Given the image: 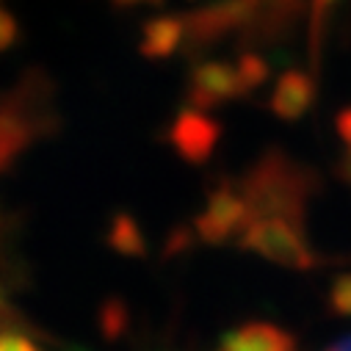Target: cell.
<instances>
[{"label": "cell", "instance_id": "cell-12", "mask_svg": "<svg viewBox=\"0 0 351 351\" xmlns=\"http://www.w3.org/2000/svg\"><path fill=\"white\" fill-rule=\"evenodd\" d=\"M329 304L337 315H351V274L335 280V285L329 291Z\"/></svg>", "mask_w": 351, "mask_h": 351}, {"label": "cell", "instance_id": "cell-13", "mask_svg": "<svg viewBox=\"0 0 351 351\" xmlns=\"http://www.w3.org/2000/svg\"><path fill=\"white\" fill-rule=\"evenodd\" d=\"M0 351H39V346L23 332L0 329Z\"/></svg>", "mask_w": 351, "mask_h": 351}, {"label": "cell", "instance_id": "cell-4", "mask_svg": "<svg viewBox=\"0 0 351 351\" xmlns=\"http://www.w3.org/2000/svg\"><path fill=\"white\" fill-rule=\"evenodd\" d=\"M266 0H221L216 6H208L197 14H189L186 23V39L194 47H205L221 36H227L230 31L249 25L254 20V14L263 9Z\"/></svg>", "mask_w": 351, "mask_h": 351}, {"label": "cell", "instance_id": "cell-9", "mask_svg": "<svg viewBox=\"0 0 351 351\" xmlns=\"http://www.w3.org/2000/svg\"><path fill=\"white\" fill-rule=\"evenodd\" d=\"M186 42V23L178 17H155L144 25L141 34V56L147 58H169Z\"/></svg>", "mask_w": 351, "mask_h": 351}, {"label": "cell", "instance_id": "cell-15", "mask_svg": "<svg viewBox=\"0 0 351 351\" xmlns=\"http://www.w3.org/2000/svg\"><path fill=\"white\" fill-rule=\"evenodd\" d=\"M335 125H337V133H340V138L346 141V147H351V108L340 111Z\"/></svg>", "mask_w": 351, "mask_h": 351}, {"label": "cell", "instance_id": "cell-5", "mask_svg": "<svg viewBox=\"0 0 351 351\" xmlns=\"http://www.w3.org/2000/svg\"><path fill=\"white\" fill-rule=\"evenodd\" d=\"M246 95L243 83L235 72V64H221V61H202L191 72L189 83V103L191 108H216L227 100H235Z\"/></svg>", "mask_w": 351, "mask_h": 351}, {"label": "cell", "instance_id": "cell-6", "mask_svg": "<svg viewBox=\"0 0 351 351\" xmlns=\"http://www.w3.org/2000/svg\"><path fill=\"white\" fill-rule=\"evenodd\" d=\"M219 138H221V128L197 108L180 111L169 130V141L174 152L189 163H205L213 155Z\"/></svg>", "mask_w": 351, "mask_h": 351}, {"label": "cell", "instance_id": "cell-8", "mask_svg": "<svg viewBox=\"0 0 351 351\" xmlns=\"http://www.w3.org/2000/svg\"><path fill=\"white\" fill-rule=\"evenodd\" d=\"M224 351H296V340L274 324L252 321L224 335Z\"/></svg>", "mask_w": 351, "mask_h": 351}, {"label": "cell", "instance_id": "cell-17", "mask_svg": "<svg viewBox=\"0 0 351 351\" xmlns=\"http://www.w3.org/2000/svg\"><path fill=\"white\" fill-rule=\"evenodd\" d=\"M111 3H117V6H138V3H160V0H111Z\"/></svg>", "mask_w": 351, "mask_h": 351}, {"label": "cell", "instance_id": "cell-18", "mask_svg": "<svg viewBox=\"0 0 351 351\" xmlns=\"http://www.w3.org/2000/svg\"><path fill=\"white\" fill-rule=\"evenodd\" d=\"M329 351H351V340H346V343H340V346H335Z\"/></svg>", "mask_w": 351, "mask_h": 351}, {"label": "cell", "instance_id": "cell-14", "mask_svg": "<svg viewBox=\"0 0 351 351\" xmlns=\"http://www.w3.org/2000/svg\"><path fill=\"white\" fill-rule=\"evenodd\" d=\"M14 34H17V25H14V20L6 14V12H0V50H3L12 39H14Z\"/></svg>", "mask_w": 351, "mask_h": 351}, {"label": "cell", "instance_id": "cell-16", "mask_svg": "<svg viewBox=\"0 0 351 351\" xmlns=\"http://www.w3.org/2000/svg\"><path fill=\"white\" fill-rule=\"evenodd\" d=\"M191 238H194V230L189 232V230H178V232H174L171 238H169V246H166V252H180L183 246H189L191 243Z\"/></svg>", "mask_w": 351, "mask_h": 351}, {"label": "cell", "instance_id": "cell-2", "mask_svg": "<svg viewBox=\"0 0 351 351\" xmlns=\"http://www.w3.org/2000/svg\"><path fill=\"white\" fill-rule=\"evenodd\" d=\"M241 246L293 271H307L318 263L302 235V227L285 219H254L241 235Z\"/></svg>", "mask_w": 351, "mask_h": 351}, {"label": "cell", "instance_id": "cell-3", "mask_svg": "<svg viewBox=\"0 0 351 351\" xmlns=\"http://www.w3.org/2000/svg\"><path fill=\"white\" fill-rule=\"evenodd\" d=\"M252 224L249 205L238 189L221 186L208 197V205L194 219V235L205 243H224L232 235H243Z\"/></svg>", "mask_w": 351, "mask_h": 351}, {"label": "cell", "instance_id": "cell-7", "mask_svg": "<svg viewBox=\"0 0 351 351\" xmlns=\"http://www.w3.org/2000/svg\"><path fill=\"white\" fill-rule=\"evenodd\" d=\"M313 100H315V80L302 69H288L277 80L269 106L280 119L293 122L310 111Z\"/></svg>", "mask_w": 351, "mask_h": 351}, {"label": "cell", "instance_id": "cell-1", "mask_svg": "<svg viewBox=\"0 0 351 351\" xmlns=\"http://www.w3.org/2000/svg\"><path fill=\"white\" fill-rule=\"evenodd\" d=\"M241 194L254 219H285L304 227V202L310 194V171L280 152L263 155L246 174Z\"/></svg>", "mask_w": 351, "mask_h": 351}, {"label": "cell", "instance_id": "cell-11", "mask_svg": "<svg viewBox=\"0 0 351 351\" xmlns=\"http://www.w3.org/2000/svg\"><path fill=\"white\" fill-rule=\"evenodd\" d=\"M235 72H238V77H241V83H243V92L249 95L252 89H257V86L266 83V77H269V64L263 61L260 56H254V53H246V56H241V58L235 61Z\"/></svg>", "mask_w": 351, "mask_h": 351}, {"label": "cell", "instance_id": "cell-10", "mask_svg": "<svg viewBox=\"0 0 351 351\" xmlns=\"http://www.w3.org/2000/svg\"><path fill=\"white\" fill-rule=\"evenodd\" d=\"M111 243L122 254H144V238H141V232H138V227H136V221L130 216H119L114 221Z\"/></svg>", "mask_w": 351, "mask_h": 351}]
</instances>
